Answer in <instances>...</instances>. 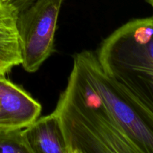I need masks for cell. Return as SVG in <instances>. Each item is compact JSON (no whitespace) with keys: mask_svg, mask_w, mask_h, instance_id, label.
I'll list each match as a JSON object with an SVG mask.
<instances>
[{"mask_svg":"<svg viewBox=\"0 0 153 153\" xmlns=\"http://www.w3.org/2000/svg\"><path fill=\"white\" fill-rule=\"evenodd\" d=\"M53 113L59 120L68 153H140L75 55L67 87Z\"/></svg>","mask_w":153,"mask_h":153,"instance_id":"cell-1","label":"cell"},{"mask_svg":"<svg viewBox=\"0 0 153 153\" xmlns=\"http://www.w3.org/2000/svg\"><path fill=\"white\" fill-rule=\"evenodd\" d=\"M97 56L106 75L153 114V15L115 30L103 40Z\"/></svg>","mask_w":153,"mask_h":153,"instance_id":"cell-2","label":"cell"},{"mask_svg":"<svg viewBox=\"0 0 153 153\" xmlns=\"http://www.w3.org/2000/svg\"><path fill=\"white\" fill-rule=\"evenodd\" d=\"M75 56L81 61L115 120L140 153H153V114L126 89L103 71L92 51H82Z\"/></svg>","mask_w":153,"mask_h":153,"instance_id":"cell-3","label":"cell"},{"mask_svg":"<svg viewBox=\"0 0 153 153\" xmlns=\"http://www.w3.org/2000/svg\"><path fill=\"white\" fill-rule=\"evenodd\" d=\"M62 3L63 0H34L17 12L21 65L28 73L37 71L53 52Z\"/></svg>","mask_w":153,"mask_h":153,"instance_id":"cell-4","label":"cell"},{"mask_svg":"<svg viewBox=\"0 0 153 153\" xmlns=\"http://www.w3.org/2000/svg\"><path fill=\"white\" fill-rule=\"evenodd\" d=\"M41 110L27 91L0 75V127L25 128L40 117Z\"/></svg>","mask_w":153,"mask_h":153,"instance_id":"cell-5","label":"cell"},{"mask_svg":"<svg viewBox=\"0 0 153 153\" xmlns=\"http://www.w3.org/2000/svg\"><path fill=\"white\" fill-rule=\"evenodd\" d=\"M32 153H68L58 118L52 112L38 117L23 128Z\"/></svg>","mask_w":153,"mask_h":153,"instance_id":"cell-6","label":"cell"},{"mask_svg":"<svg viewBox=\"0 0 153 153\" xmlns=\"http://www.w3.org/2000/svg\"><path fill=\"white\" fill-rule=\"evenodd\" d=\"M17 10L7 3L0 5V75H6L21 64L16 28Z\"/></svg>","mask_w":153,"mask_h":153,"instance_id":"cell-7","label":"cell"},{"mask_svg":"<svg viewBox=\"0 0 153 153\" xmlns=\"http://www.w3.org/2000/svg\"><path fill=\"white\" fill-rule=\"evenodd\" d=\"M23 128L0 127V153H32Z\"/></svg>","mask_w":153,"mask_h":153,"instance_id":"cell-8","label":"cell"},{"mask_svg":"<svg viewBox=\"0 0 153 153\" xmlns=\"http://www.w3.org/2000/svg\"><path fill=\"white\" fill-rule=\"evenodd\" d=\"M2 1L4 3H7V4L13 5L17 10V11L28 5L27 0H2Z\"/></svg>","mask_w":153,"mask_h":153,"instance_id":"cell-9","label":"cell"},{"mask_svg":"<svg viewBox=\"0 0 153 153\" xmlns=\"http://www.w3.org/2000/svg\"><path fill=\"white\" fill-rule=\"evenodd\" d=\"M146 1L153 7V0H146Z\"/></svg>","mask_w":153,"mask_h":153,"instance_id":"cell-10","label":"cell"},{"mask_svg":"<svg viewBox=\"0 0 153 153\" xmlns=\"http://www.w3.org/2000/svg\"><path fill=\"white\" fill-rule=\"evenodd\" d=\"M34 0H27V2H28V4H29L30 3H31Z\"/></svg>","mask_w":153,"mask_h":153,"instance_id":"cell-11","label":"cell"},{"mask_svg":"<svg viewBox=\"0 0 153 153\" xmlns=\"http://www.w3.org/2000/svg\"><path fill=\"white\" fill-rule=\"evenodd\" d=\"M4 4V2L2 1V0H0V5H1V4Z\"/></svg>","mask_w":153,"mask_h":153,"instance_id":"cell-12","label":"cell"}]
</instances>
